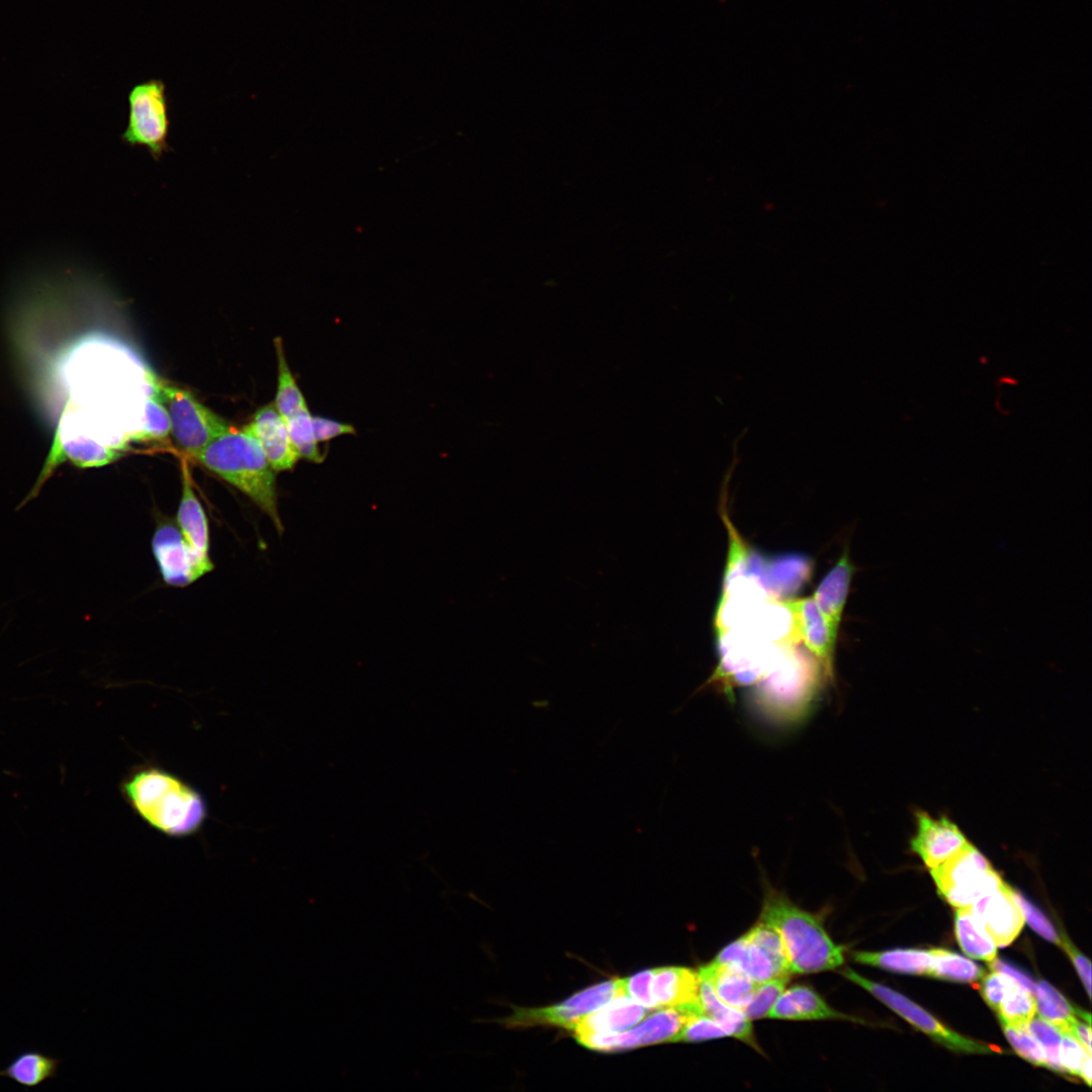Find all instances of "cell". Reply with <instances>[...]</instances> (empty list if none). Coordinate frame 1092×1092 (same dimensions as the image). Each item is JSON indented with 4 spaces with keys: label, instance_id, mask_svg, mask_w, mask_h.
Returning <instances> with one entry per match:
<instances>
[{
    "label": "cell",
    "instance_id": "cell-5",
    "mask_svg": "<svg viewBox=\"0 0 1092 1092\" xmlns=\"http://www.w3.org/2000/svg\"><path fill=\"white\" fill-rule=\"evenodd\" d=\"M128 121L122 141L144 147L155 160L169 151V103L163 81L151 79L135 84L128 94Z\"/></svg>",
    "mask_w": 1092,
    "mask_h": 1092
},
{
    "label": "cell",
    "instance_id": "cell-40",
    "mask_svg": "<svg viewBox=\"0 0 1092 1092\" xmlns=\"http://www.w3.org/2000/svg\"><path fill=\"white\" fill-rule=\"evenodd\" d=\"M1014 896L1021 908L1024 920L1027 921L1030 927L1045 939L1057 944H1062V940L1045 916L1020 894L1015 892Z\"/></svg>",
    "mask_w": 1092,
    "mask_h": 1092
},
{
    "label": "cell",
    "instance_id": "cell-10",
    "mask_svg": "<svg viewBox=\"0 0 1092 1092\" xmlns=\"http://www.w3.org/2000/svg\"><path fill=\"white\" fill-rule=\"evenodd\" d=\"M782 604L792 615L799 639L821 667L827 679L834 676V650L837 635L818 609L812 597L786 600Z\"/></svg>",
    "mask_w": 1092,
    "mask_h": 1092
},
{
    "label": "cell",
    "instance_id": "cell-12",
    "mask_svg": "<svg viewBox=\"0 0 1092 1092\" xmlns=\"http://www.w3.org/2000/svg\"><path fill=\"white\" fill-rule=\"evenodd\" d=\"M968 843L962 830L947 817H934L923 811L916 813L911 848L929 869L941 864Z\"/></svg>",
    "mask_w": 1092,
    "mask_h": 1092
},
{
    "label": "cell",
    "instance_id": "cell-2",
    "mask_svg": "<svg viewBox=\"0 0 1092 1092\" xmlns=\"http://www.w3.org/2000/svg\"><path fill=\"white\" fill-rule=\"evenodd\" d=\"M759 921L780 935L790 974H816L843 965V947L831 939L819 916L770 887L764 891Z\"/></svg>",
    "mask_w": 1092,
    "mask_h": 1092
},
{
    "label": "cell",
    "instance_id": "cell-24",
    "mask_svg": "<svg viewBox=\"0 0 1092 1092\" xmlns=\"http://www.w3.org/2000/svg\"><path fill=\"white\" fill-rule=\"evenodd\" d=\"M850 957L861 965L903 974L929 975L932 967L930 951L922 949L858 950L851 951Z\"/></svg>",
    "mask_w": 1092,
    "mask_h": 1092
},
{
    "label": "cell",
    "instance_id": "cell-23",
    "mask_svg": "<svg viewBox=\"0 0 1092 1092\" xmlns=\"http://www.w3.org/2000/svg\"><path fill=\"white\" fill-rule=\"evenodd\" d=\"M699 1000L704 1014L719 1023L729 1036H733L760 1052L753 1033L751 1020L741 1010L722 1002L716 996L711 985L701 978Z\"/></svg>",
    "mask_w": 1092,
    "mask_h": 1092
},
{
    "label": "cell",
    "instance_id": "cell-11",
    "mask_svg": "<svg viewBox=\"0 0 1092 1092\" xmlns=\"http://www.w3.org/2000/svg\"><path fill=\"white\" fill-rule=\"evenodd\" d=\"M152 549L167 584L186 586L208 573L173 524L166 523L157 528Z\"/></svg>",
    "mask_w": 1092,
    "mask_h": 1092
},
{
    "label": "cell",
    "instance_id": "cell-15",
    "mask_svg": "<svg viewBox=\"0 0 1092 1092\" xmlns=\"http://www.w3.org/2000/svg\"><path fill=\"white\" fill-rule=\"evenodd\" d=\"M181 484L177 528L198 562L209 572L213 563L209 556L207 517L195 493L189 463L185 458H181Z\"/></svg>",
    "mask_w": 1092,
    "mask_h": 1092
},
{
    "label": "cell",
    "instance_id": "cell-39",
    "mask_svg": "<svg viewBox=\"0 0 1092 1092\" xmlns=\"http://www.w3.org/2000/svg\"><path fill=\"white\" fill-rule=\"evenodd\" d=\"M1091 1057L1082 1044L1069 1032H1062L1060 1044V1060L1065 1069L1075 1076H1080V1071L1085 1061Z\"/></svg>",
    "mask_w": 1092,
    "mask_h": 1092
},
{
    "label": "cell",
    "instance_id": "cell-6",
    "mask_svg": "<svg viewBox=\"0 0 1092 1092\" xmlns=\"http://www.w3.org/2000/svg\"><path fill=\"white\" fill-rule=\"evenodd\" d=\"M158 388L168 412L170 432L190 458H195L210 442L232 428L189 391L173 385Z\"/></svg>",
    "mask_w": 1092,
    "mask_h": 1092
},
{
    "label": "cell",
    "instance_id": "cell-27",
    "mask_svg": "<svg viewBox=\"0 0 1092 1092\" xmlns=\"http://www.w3.org/2000/svg\"><path fill=\"white\" fill-rule=\"evenodd\" d=\"M277 355V389L274 405L283 420L308 407L306 399L292 374L280 338L274 340Z\"/></svg>",
    "mask_w": 1092,
    "mask_h": 1092
},
{
    "label": "cell",
    "instance_id": "cell-33",
    "mask_svg": "<svg viewBox=\"0 0 1092 1092\" xmlns=\"http://www.w3.org/2000/svg\"><path fill=\"white\" fill-rule=\"evenodd\" d=\"M788 982L789 976H783L757 983L749 1003L742 1012L749 1020L767 1017L772 1006L786 989Z\"/></svg>",
    "mask_w": 1092,
    "mask_h": 1092
},
{
    "label": "cell",
    "instance_id": "cell-26",
    "mask_svg": "<svg viewBox=\"0 0 1092 1092\" xmlns=\"http://www.w3.org/2000/svg\"><path fill=\"white\" fill-rule=\"evenodd\" d=\"M810 563L800 556H784L764 566L763 586L779 596L796 593L810 574Z\"/></svg>",
    "mask_w": 1092,
    "mask_h": 1092
},
{
    "label": "cell",
    "instance_id": "cell-1",
    "mask_svg": "<svg viewBox=\"0 0 1092 1092\" xmlns=\"http://www.w3.org/2000/svg\"><path fill=\"white\" fill-rule=\"evenodd\" d=\"M121 792L148 825L171 837L196 833L207 816L206 802L196 789L157 766L131 771L122 782Z\"/></svg>",
    "mask_w": 1092,
    "mask_h": 1092
},
{
    "label": "cell",
    "instance_id": "cell-28",
    "mask_svg": "<svg viewBox=\"0 0 1092 1092\" xmlns=\"http://www.w3.org/2000/svg\"><path fill=\"white\" fill-rule=\"evenodd\" d=\"M1036 1012L1040 1018L1054 1024L1062 1032H1070L1072 1025L1078 1020L1076 1009L1046 982H1039L1035 986Z\"/></svg>",
    "mask_w": 1092,
    "mask_h": 1092
},
{
    "label": "cell",
    "instance_id": "cell-19",
    "mask_svg": "<svg viewBox=\"0 0 1092 1092\" xmlns=\"http://www.w3.org/2000/svg\"><path fill=\"white\" fill-rule=\"evenodd\" d=\"M649 1012L627 995H620L584 1016L572 1029L580 1034H610L624 1031L640 1022Z\"/></svg>",
    "mask_w": 1092,
    "mask_h": 1092
},
{
    "label": "cell",
    "instance_id": "cell-41",
    "mask_svg": "<svg viewBox=\"0 0 1092 1092\" xmlns=\"http://www.w3.org/2000/svg\"><path fill=\"white\" fill-rule=\"evenodd\" d=\"M312 427L318 443H328L341 436L357 434L353 425L320 415H312Z\"/></svg>",
    "mask_w": 1092,
    "mask_h": 1092
},
{
    "label": "cell",
    "instance_id": "cell-9",
    "mask_svg": "<svg viewBox=\"0 0 1092 1092\" xmlns=\"http://www.w3.org/2000/svg\"><path fill=\"white\" fill-rule=\"evenodd\" d=\"M700 1014L701 1004L656 1009L636 1027L610 1034L609 1052L673 1042L690 1018Z\"/></svg>",
    "mask_w": 1092,
    "mask_h": 1092
},
{
    "label": "cell",
    "instance_id": "cell-13",
    "mask_svg": "<svg viewBox=\"0 0 1092 1092\" xmlns=\"http://www.w3.org/2000/svg\"><path fill=\"white\" fill-rule=\"evenodd\" d=\"M1014 894L1003 882L970 907L997 946L1009 945L1024 925V916Z\"/></svg>",
    "mask_w": 1092,
    "mask_h": 1092
},
{
    "label": "cell",
    "instance_id": "cell-3",
    "mask_svg": "<svg viewBox=\"0 0 1092 1092\" xmlns=\"http://www.w3.org/2000/svg\"><path fill=\"white\" fill-rule=\"evenodd\" d=\"M194 459L247 495L268 516L278 533L283 532L275 471L251 435L231 428Z\"/></svg>",
    "mask_w": 1092,
    "mask_h": 1092
},
{
    "label": "cell",
    "instance_id": "cell-35",
    "mask_svg": "<svg viewBox=\"0 0 1092 1092\" xmlns=\"http://www.w3.org/2000/svg\"><path fill=\"white\" fill-rule=\"evenodd\" d=\"M727 1036L729 1034L719 1023L705 1014H700L690 1018L673 1042H700Z\"/></svg>",
    "mask_w": 1092,
    "mask_h": 1092
},
{
    "label": "cell",
    "instance_id": "cell-30",
    "mask_svg": "<svg viewBox=\"0 0 1092 1092\" xmlns=\"http://www.w3.org/2000/svg\"><path fill=\"white\" fill-rule=\"evenodd\" d=\"M289 438L300 459L312 463H323L327 453L322 452L320 443L316 441L312 415L308 407L301 410L290 418L284 420Z\"/></svg>",
    "mask_w": 1092,
    "mask_h": 1092
},
{
    "label": "cell",
    "instance_id": "cell-20",
    "mask_svg": "<svg viewBox=\"0 0 1092 1092\" xmlns=\"http://www.w3.org/2000/svg\"><path fill=\"white\" fill-rule=\"evenodd\" d=\"M713 961L739 968L756 983L790 975L745 933L721 949Z\"/></svg>",
    "mask_w": 1092,
    "mask_h": 1092
},
{
    "label": "cell",
    "instance_id": "cell-22",
    "mask_svg": "<svg viewBox=\"0 0 1092 1092\" xmlns=\"http://www.w3.org/2000/svg\"><path fill=\"white\" fill-rule=\"evenodd\" d=\"M62 1059L49 1056L38 1050H24L0 1070V1078H7L18 1085L32 1089L58 1077Z\"/></svg>",
    "mask_w": 1092,
    "mask_h": 1092
},
{
    "label": "cell",
    "instance_id": "cell-21",
    "mask_svg": "<svg viewBox=\"0 0 1092 1092\" xmlns=\"http://www.w3.org/2000/svg\"><path fill=\"white\" fill-rule=\"evenodd\" d=\"M698 974L711 985L722 1002L741 1011L749 1003L757 985L739 968L715 961L702 966Z\"/></svg>",
    "mask_w": 1092,
    "mask_h": 1092
},
{
    "label": "cell",
    "instance_id": "cell-31",
    "mask_svg": "<svg viewBox=\"0 0 1092 1092\" xmlns=\"http://www.w3.org/2000/svg\"><path fill=\"white\" fill-rule=\"evenodd\" d=\"M1032 994L1017 984L996 1011L1001 1023L1024 1027L1036 1012L1035 998Z\"/></svg>",
    "mask_w": 1092,
    "mask_h": 1092
},
{
    "label": "cell",
    "instance_id": "cell-42",
    "mask_svg": "<svg viewBox=\"0 0 1092 1092\" xmlns=\"http://www.w3.org/2000/svg\"><path fill=\"white\" fill-rule=\"evenodd\" d=\"M1063 947L1070 956L1085 988L1088 996H1091V964L1090 962L1068 940L1062 941Z\"/></svg>",
    "mask_w": 1092,
    "mask_h": 1092
},
{
    "label": "cell",
    "instance_id": "cell-14",
    "mask_svg": "<svg viewBox=\"0 0 1092 1092\" xmlns=\"http://www.w3.org/2000/svg\"><path fill=\"white\" fill-rule=\"evenodd\" d=\"M242 430L258 442L275 472L292 470L300 459L274 403L261 406Z\"/></svg>",
    "mask_w": 1092,
    "mask_h": 1092
},
{
    "label": "cell",
    "instance_id": "cell-16",
    "mask_svg": "<svg viewBox=\"0 0 1092 1092\" xmlns=\"http://www.w3.org/2000/svg\"><path fill=\"white\" fill-rule=\"evenodd\" d=\"M768 1018L783 1020H848L855 1018L832 1008L813 988L795 985L785 989Z\"/></svg>",
    "mask_w": 1092,
    "mask_h": 1092
},
{
    "label": "cell",
    "instance_id": "cell-29",
    "mask_svg": "<svg viewBox=\"0 0 1092 1092\" xmlns=\"http://www.w3.org/2000/svg\"><path fill=\"white\" fill-rule=\"evenodd\" d=\"M932 967L929 976L964 983L979 982L985 972L974 962L943 948L929 949Z\"/></svg>",
    "mask_w": 1092,
    "mask_h": 1092
},
{
    "label": "cell",
    "instance_id": "cell-17",
    "mask_svg": "<svg viewBox=\"0 0 1092 1092\" xmlns=\"http://www.w3.org/2000/svg\"><path fill=\"white\" fill-rule=\"evenodd\" d=\"M698 971L686 967L653 969L651 993L656 1009L700 1004Z\"/></svg>",
    "mask_w": 1092,
    "mask_h": 1092
},
{
    "label": "cell",
    "instance_id": "cell-32",
    "mask_svg": "<svg viewBox=\"0 0 1092 1092\" xmlns=\"http://www.w3.org/2000/svg\"><path fill=\"white\" fill-rule=\"evenodd\" d=\"M1024 1027L1042 1049L1045 1067L1058 1072H1065L1060 1060L1062 1031L1054 1024L1039 1017H1033Z\"/></svg>",
    "mask_w": 1092,
    "mask_h": 1092
},
{
    "label": "cell",
    "instance_id": "cell-43",
    "mask_svg": "<svg viewBox=\"0 0 1092 1092\" xmlns=\"http://www.w3.org/2000/svg\"><path fill=\"white\" fill-rule=\"evenodd\" d=\"M990 968L993 971H998V972H1001V973H1004V974L1008 975L1018 985L1026 988L1031 993H1034L1035 986H1036L1034 984V982L1027 975H1025L1023 972L1019 971L1017 968L1013 967L1012 965L994 959L992 962H990Z\"/></svg>",
    "mask_w": 1092,
    "mask_h": 1092
},
{
    "label": "cell",
    "instance_id": "cell-38",
    "mask_svg": "<svg viewBox=\"0 0 1092 1092\" xmlns=\"http://www.w3.org/2000/svg\"><path fill=\"white\" fill-rule=\"evenodd\" d=\"M652 975L653 969L636 973L625 979L626 995L651 1012L656 1010L651 993Z\"/></svg>",
    "mask_w": 1092,
    "mask_h": 1092
},
{
    "label": "cell",
    "instance_id": "cell-8",
    "mask_svg": "<svg viewBox=\"0 0 1092 1092\" xmlns=\"http://www.w3.org/2000/svg\"><path fill=\"white\" fill-rule=\"evenodd\" d=\"M840 974L845 979L870 992L894 1012L945 1048L969 1054H991L994 1052L986 1044L962 1036L948 1029L932 1015L900 993L873 982L849 968L843 970Z\"/></svg>",
    "mask_w": 1092,
    "mask_h": 1092
},
{
    "label": "cell",
    "instance_id": "cell-18",
    "mask_svg": "<svg viewBox=\"0 0 1092 1092\" xmlns=\"http://www.w3.org/2000/svg\"><path fill=\"white\" fill-rule=\"evenodd\" d=\"M854 566L845 549L834 566L826 573L812 596L832 631L837 635L849 594Z\"/></svg>",
    "mask_w": 1092,
    "mask_h": 1092
},
{
    "label": "cell",
    "instance_id": "cell-44",
    "mask_svg": "<svg viewBox=\"0 0 1092 1092\" xmlns=\"http://www.w3.org/2000/svg\"><path fill=\"white\" fill-rule=\"evenodd\" d=\"M1085 1049V1051L1091 1055V1027L1090 1024L1079 1021V1019L1072 1025L1070 1032Z\"/></svg>",
    "mask_w": 1092,
    "mask_h": 1092
},
{
    "label": "cell",
    "instance_id": "cell-4",
    "mask_svg": "<svg viewBox=\"0 0 1092 1092\" xmlns=\"http://www.w3.org/2000/svg\"><path fill=\"white\" fill-rule=\"evenodd\" d=\"M937 891L953 907H971L997 889L1003 880L972 843L930 869Z\"/></svg>",
    "mask_w": 1092,
    "mask_h": 1092
},
{
    "label": "cell",
    "instance_id": "cell-45",
    "mask_svg": "<svg viewBox=\"0 0 1092 1092\" xmlns=\"http://www.w3.org/2000/svg\"><path fill=\"white\" fill-rule=\"evenodd\" d=\"M1080 1076L1084 1079V1081L1087 1083V1085L1090 1086V1084H1091V1057H1089L1085 1061V1063L1083 1064V1066L1081 1068V1071H1080Z\"/></svg>",
    "mask_w": 1092,
    "mask_h": 1092
},
{
    "label": "cell",
    "instance_id": "cell-7",
    "mask_svg": "<svg viewBox=\"0 0 1092 1092\" xmlns=\"http://www.w3.org/2000/svg\"><path fill=\"white\" fill-rule=\"evenodd\" d=\"M620 995H626L625 979H614L588 987L559 1004L514 1007L510 1016L496 1021L509 1028L550 1025L573 1029L584 1016Z\"/></svg>",
    "mask_w": 1092,
    "mask_h": 1092
},
{
    "label": "cell",
    "instance_id": "cell-25",
    "mask_svg": "<svg viewBox=\"0 0 1092 1092\" xmlns=\"http://www.w3.org/2000/svg\"><path fill=\"white\" fill-rule=\"evenodd\" d=\"M954 933L961 948L974 959L992 962L996 959L997 945L970 907L958 908Z\"/></svg>",
    "mask_w": 1092,
    "mask_h": 1092
},
{
    "label": "cell",
    "instance_id": "cell-34",
    "mask_svg": "<svg viewBox=\"0 0 1092 1092\" xmlns=\"http://www.w3.org/2000/svg\"><path fill=\"white\" fill-rule=\"evenodd\" d=\"M146 423L141 431L132 434L135 441H161L170 433V420L165 405L157 397H149L145 403Z\"/></svg>",
    "mask_w": 1092,
    "mask_h": 1092
},
{
    "label": "cell",
    "instance_id": "cell-37",
    "mask_svg": "<svg viewBox=\"0 0 1092 1092\" xmlns=\"http://www.w3.org/2000/svg\"><path fill=\"white\" fill-rule=\"evenodd\" d=\"M1016 985L1017 983L1008 975L993 971L983 980L981 991L987 1004L997 1011Z\"/></svg>",
    "mask_w": 1092,
    "mask_h": 1092
},
{
    "label": "cell",
    "instance_id": "cell-36",
    "mask_svg": "<svg viewBox=\"0 0 1092 1092\" xmlns=\"http://www.w3.org/2000/svg\"><path fill=\"white\" fill-rule=\"evenodd\" d=\"M1005 1036L1013 1050L1024 1060L1036 1066H1045V1058L1038 1042L1029 1034L1025 1027L1013 1026L1001 1023Z\"/></svg>",
    "mask_w": 1092,
    "mask_h": 1092
}]
</instances>
